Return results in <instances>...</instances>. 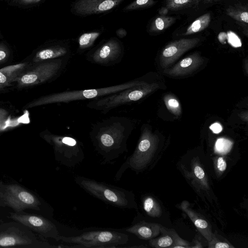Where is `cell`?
Here are the masks:
<instances>
[{
  "instance_id": "obj_1",
  "label": "cell",
  "mask_w": 248,
  "mask_h": 248,
  "mask_svg": "<svg viewBox=\"0 0 248 248\" xmlns=\"http://www.w3.org/2000/svg\"><path fill=\"white\" fill-rule=\"evenodd\" d=\"M132 123L126 117L112 116L95 123L90 138L95 151L102 159V164H113L128 152L127 141Z\"/></svg>"
},
{
  "instance_id": "obj_2",
  "label": "cell",
  "mask_w": 248,
  "mask_h": 248,
  "mask_svg": "<svg viewBox=\"0 0 248 248\" xmlns=\"http://www.w3.org/2000/svg\"><path fill=\"white\" fill-rule=\"evenodd\" d=\"M75 181L90 195L113 206L122 209L136 207L134 194L129 190L82 176H76Z\"/></svg>"
},
{
  "instance_id": "obj_3",
  "label": "cell",
  "mask_w": 248,
  "mask_h": 248,
  "mask_svg": "<svg viewBox=\"0 0 248 248\" xmlns=\"http://www.w3.org/2000/svg\"><path fill=\"white\" fill-rule=\"evenodd\" d=\"M0 248H61L33 232L26 226L13 220L0 224Z\"/></svg>"
},
{
  "instance_id": "obj_4",
  "label": "cell",
  "mask_w": 248,
  "mask_h": 248,
  "mask_svg": "<svg viewBox=\"0 0 248 248\" xmlns=\"http://www.w3.org/2000/svg\"><path fill=\"white\" fill-rule=\"evenodd\" d=\"M140 84V83L138 81L132 80L104 88L63 91L41 97L30 103L28 108L52 103H69L78 100L95 99Z\"/></svg>"
},
{
  "instance_id": "obj_5",
  "label": "cell",
  "mask_w": 248,
  "mask_h": 248,
  "mask_svg": "<svg viewBox=\"0 0 248 248\" xmlns=\"http://www.w3.org/2000/svg\"><path fill=\"white\" fill-rule=\"evenodd\" d=\"M72 244L71 248H116L128 243L127 234L114 231H93L79 235H59L55 240Z\"/></svg>"
},
{
  "instance_id": "obj_6",
  "label": "cell",
  "mask_w": 248,
  "mask_h": 248,
  "mask_svg": "<svg viewBox=\"0 0 248 248\" xmlns=\"http://www.w3.org/2000/svg\"><path fill=\"white\" fill-rule=\"evenodd\" d=\"M43 138L52 146L55 160L62 165L74 168L84 160L83 145L75 138L47 133Z\"/></svg>"
},
{
  "instance_id": "obj_7",
  "label": "cell",
  "mask_w": 248,
  "mask_h": 248,
  "mask_svg": "<svg viewBox=\"0 0 248 248\" xmlns=\"http://www.w3.org/2000/svg\"><path fill=\"white\" fill-rule=\"evenodd\" d=\"M0 200L1 206H8L15 212L26 209L40 211L43 203L35 194L24 187L15 184H5L0 182Z\"/></svg>"
},
{
  "instance_id": "obj_8",
  "label": "cell",
  "mask_w": 248,
  "mask_h": 248,
  "mask_svg": "<svg viewBox=\"0 0 248 248\" xmlns=\"http://www.w3.org/2000/svg\"><path fill=\"white\" fill-rule=\"evenodd\" d=\"M68 57L44 61L33 69L18 75L13 80L18 87L34 85L59 76L67 65Z\"/></svg>"
},
{
  "instance_id": "obj_9",
  "label": "cell",
  "mask_w": 248,
  "mask_h": 248,
  "mask_svg": "<svg viewBox=\"0 0 248 248\" xmlns=\"http://www.w3.org/2000/svg\"><path fill=\"white\" fill-rule=\"evenodd\" d=\"M9 217L26 226L32 232L46 238L55 240L60 235L56 226L47 218L24 211L9 213Z\"/></svg>"
},
{
  "instance_id": "obj_10",
  "label": "cell",
  "mask_w": 248,
  "mask_h": 248,
  "mask_svg": "<svg viewBox=\"0 0 248 248\" xmlns=\"http://www.w3.org/2000/svg\"><path fill=\"white\" fill-rule=\"evenodd\" d=\"M124 47L116 39H110L97 48L88 57L92 63L103 66L115 64L122 60Z\"/></svg>"
},
{
  "instance_id": "obj_11",
  "label": "cell",
  "mask_w": 248,
  "mask_h": 248,
  "mask_svg": "<svg viewBox=\"0 0 248 248\" xmlns=\"http://www.w3.org/2000/svg\"><path fill=\"white\" fill-rule=\"evenodd\" d=\"M124 0H78L73 5V11L80 16H87L108 11Z\"/></svg>"
},
{
  "instance_id": "obj_12",
  "label": "cell",
  "mask_w": 248,
  "mask_h": 248,
  "mask_svg": "<svg viewBox=\"0 0 248 248\" xmlns=\"http://www.w3.org/2000/svg\"><path fill=\"white\" fill-rule=\"evenodd\" d=\"M70 49L64 45H57L43 49L36 53L33 59L34 62L68 57Z\"/></svg>"
},
{
  "instance_id": "obj_13",
  "label": "cell",
  "mask_w": 248,
  "mask_h": 248,
  "mask_svg": "<svg viewBox=\"0 0 248 248\" xmlns=\"http://www.w3.org/2000/svg\"><path fill=\"white\" fill-rule=\"evenodd\" d=\"M198 38L181 39L177 40L167 46L163 51V56L165 57H171L179 53L180 51L186 50L193 46L198 41Z\"/></svg>"
},
{
  "instance_id": "obj_14",
  "label": "cell",
  "mask_w": 248,
  "mask_h": 248,
  "mask_svg": "<svg viewBox=\"0 0 248 248\" xmlns=\"http://www.w3.org/2000/svg\"><path fill=\"white\" fill-rule=\"evenodd\" d=\"M25 65V63H18L0 69V83L5 87L9 85Z\"/></svg>"
},
{
  "instance_id": "obj_15",
  "label": "cell",
  "mask_w": 248,
  "mask_h": 248,
  "mask_svg": "<svg viewBox=\"0 0 248 248\" xmlns=\"http://www.w3.org/2000/svg\"><path fill=\"white\" fill-rule=\"evenodd\" d=\"M201 0H166L164 6L159 11L160 15L197 5Z\"/></svg>"
},
{
  "instance_id": "obj_16",
  "label": "cell",
  "mask_w": 248,
  "mask_h": 248,
  "mask_svg": "<svg viewBox=\"0 0 248 248\" xmlns=\"http://www.w3.org/2000/svg\"><path fill=\"white\" fill-rule=\"evenodd\" d=\"M211 21L209 13L203 14L196 19L187 28L184 35H190L202 31L208 27Z\"/></svg>"
},
{
  "instance_id": "obj_17",
  "label": "cell",
  "mask_w": 248,
  "mask_h": 248,
  "mask_svg": "<svg viewBox=\"0 0 248 248\" xmlns=\"http://www.w3.org/2000/svg\"><path fill=\"white\" fill-rule=\"evenodd\" d=\"M173 17L161 15L152 23L150 28V31L156 32L164 31L170 27L175 21Z\"/></svg>"
},
{
  "instance_id": "obj_18",
  "label": "cell",
  "mask_w": 248,
  "mask_h": 248,
  "mask_svg": "<svg viewBox=\"0 0 248 248\" xmlns=\"http://www.w3.org/2000/svg\"><path fill=\"white\" fill-rule=\"evenodd\" d=\"M226 14L241 24L248 23V9L244 6H230L226 9Z\"/></svg>"
},
{
  "instance_id": "obj_19",
  "label": "cell",
  "mask_w": 248,
  "mask_h": 248,
  "mask_svg": "<svg viewBox=\"0 0 248 248\" xmlns=\"http://www.w3.org/2000/svg\"><path fill=\"white\" fill-rule=\"evenodd\" d=\"M100 34L99 32H91L81 34L78 39L79 49L83 50L90 47Z\"/></svg>"
},
{
  "instance_id": "obj_20",
  "label": "cell",
  "mask_w": 248,
  "mask_h": 248,
  "mask_svg": "<svg viewBox=\"0 0 248 248\" xmlns=\"http://www.w3.org/2000/svg\"><path fill=\"white\" fill-rule=\"evenodd\" d=\"M154 0H135L124 9L125 11L145 8L153 5Z\"/></svg>"
},
{
  "instance_id": "obj_21",
  "label": "cell",
  "mask_w": 248,
  "mask_h": 248,
  "mask_svg": "<svg viewBox=\"0 0 248 248\" xmlns=\"http://www.w3.org/2000/svg\"><path fill=\"white\" fill-rule=\"evenodd\" d=\"M232 145V142L230 140L220 138L216 142L215 149L217 152L224 153L227 152L230 149Z\"/></svg>"
},
{
  "instance_id": "obj_22",
  "label": "cell",
  "mask_w": 248,
  "mask_h": 248,
  "mask_svg": "<svg viewBox=\"0 0 248 248\" xmlns=\"http://www.w3.org/2000/svg\"><path fill=\"white\" fill-rule=\"evenodd\" d=\"M225 38H227L228 43L235 47L241 46V42L240 38L234 32L229 31L227 33L223 32Z\"/></svg>"
},
{
  "instance_id": "obj_23",
  "label": "cell",
  "mask_w": 248,
  "mask_h": 248,
  "mask_svg": "<svg viewBox=\"0 0 248 248\" xmlns=\"http://www.w3.org/2000/svg\"><path fill=\"white\" fill-rule=\"evenodd\" d=\"M155 203L151 197H147L143 202V207L144 210L148 214L151 215L154 211Z\"/></svg>"
},
{
  "instance_id": "obj_24",
  "label": "cell",
  "mask_w": 248,
  "mask_h": 248,
  "mask_svg": "<svg viewBox=\"0 0 248 248\" xmlns=\"http://www.w3.org/2000/svg\"><path fill=\"white\" fill-rule=\"evenodd\" d=\"M8 112L1 108H0V132L6 129L8 123Z\"/></svg>"
},
{
  "instance_id": "obj_25",
  "label": "cell",
  "mask_w": 248,
  "mask_h": 248,
  "mask_svg": "<svg viewBox=\"0 0 248 248\" xmlns=\"http://www.w3.org/2000/svg\"><path fill=\"white\" fill-rule=\"evenodd\" d=\"M9 54L10 52L7 46L3 44H0V63L5 61Z\"/></svg>"
},
{
  "instance_id": "obj_26",
  "label": "cell",
  "mask_w": 248,
  "mask_h": 248,
  "mask_svg": "<svg viewBox=\"0 0 248 248\" xmlns=\"http://www.w3.org/2000/svg\"><path fill=\"white\" fill-rule=\"evenodd\" d=\"M158 245L160 247H168L170 246L172 243L171 238L169 236H166L160 238L158 241Z\"/></svg>"
},
{
  "instance_id": "obj_27",
  "label": "cell",
  "mask_w": 248,
  "mask_h": 248,
  "mask_svg": "<svg viewBox=\"0 0 248 248\" xmlns=\"http://www.w3.org/2000/svg\"><path fill=\"white\" fill-rule=\"evenodd\" d=\"M226 161L222 157H219L217 161V167L218 170L223 171L226 170Z\"/></svg>"
},
{
  "instance_id": "obj_28",
  "label": "cell",
  "mask_w": 248,
  "mask_h": 248,
  "mask_svg": "<svg viewBox=\"0 0 248 248\" xmlns=\"http://www.w3.org/2000/svg\"><path fill=\"white\" fill-rule=\"evenodd\" d=\"M194 173L195 176L200 179L203 178L205 175L203 170L201 167L199 166H197L195 167Z\"/></svg>"
},
{
  "instance_id": "obj_29",
  "label": "cell",
  "mask_w": 248,
  "mask_h": 248,
  "mask_svg": "<svg viewBox=\"0 0 248 248\" xmlns=\"http://www.w3.org/2000/svg\"><path fill=\"white\" fill-rule=\"evenodd\" d=\"M195 225L199 228L204 229L207 227V222L202 219H197L194 221Z\"/></svg>"
},
{
  "instance_id": "obj_30",
  "label": "cell",
  "mask_w": 248,
  "mask_h": 248,
  "mask_svg": "<svg viewBox=\"0 0 248 248\" xmlns=\"http://www.w3.org/2000/svg\"><path fill=\"white\" fill-rule=\"evenodd\" d=\"M210 128L215 134H218L220 133L222 130V126L219 124L217 123L212 124L210 126Z\"/></svg>"
},
{
  "instance_id": "obj_31",
  "label": "cell",
  "mask_w": 248,
  "mask_h": 248,
  "mask_svg": "<svg viewBox=\"0 0 248 248\" xmlns=\"http://www.w3.org/2000/svg\"><path fill=\"white\" fill-rule=\"evenodd\" d=\"M192 60L191 58H186L183 59L180 62V65L182 67H187L192 63Z\"/></svg>"
},
{
  "instance_id": "obj_32",
  "label": "cell",
  "mask_w": 248,
  "mask_h": 248,
  "mask_svg": "<svg viewBox=\"0 0 248 248\" xmlns=\"http://www.w3.org/2000/svg\"><path fill=\"white\" fill-rule=\"evenodd\" d=\"M168 104L170 106L174 108H177L179 106L178 102L175 99H170L168 101Z\"/></svg>"
},
{
  "instance_id": "obj_33",
  "label": "cell",
  "mask_w": 248,
  "mask_h": 248,
  "mask_svg": "<svg viewBox=\"0 0 248 248\" xmlns=\"http://www.w3.org/2000/svg\"><path fill=\"white\" fill-rule=\"evenodd\" d=\"M215 247L216 248H228L230 247V246L226 243L218 242L216 244Z\"/></svg>"
},
{
  "instance_id": "obj_34",
  "label": "cell",
  "mask_w": 248,
  "mask_h": 248,
  "mask_svg": "<svg viewBox=\"0 0 248 248\" xmlns=\"http://www.w3.org/2000/svg\"><path fill=\"white\" fill-rule=\"evenodd\" d=\"M116 33L119 37H124L126 35V32L124 30L121 29L116 31Z\"/></svg>"
},
{
  "instance_id": "obj_35",
  "label": "cell",
  "mask_w": 248,
  "mask_h": 248,
  "mask_svg": "<svg viewBox=\"0 0 248 248\" xmlns=\"http://www.w3.org/2000/svg\"><path fill=\"white\" fill-rule=\"evenodd\" d=\"M21 1L25 4H31L36 3L40 1L41 0H21Z\"/></svg>"
},
{
  "instance_id": "obj_36",
  "label": "cell",
  "mask_w": 248,
  "mask_h": 248,
  "mask_svg": "<svg viewBox=\"0 0 248 248\" xmlns=\"http://www.w3.org/2000/svg\"><path fill=\"white\" fill-rule=\"evenodd\" d=\"M220 0H204V2L206 3H212L213 2L217 1Z\"/></svg>"
},
{
  "instance_id": "obj_37",
  "label": "cell",
  "mask_w": 248,
  "mask_h": 248,
  "mask_svg": "<svg viewBox=\"0 0 248 248\" xmlns=\"http://www.w3.org/2000/svg\"><path fill=\"white\" fill-rule=\"evenodd\" d=\"M4 87H5V86L0 83V90L3 89Z\"/></svg>"
},
{
  "instance_id": "obj_38",
  "label": "cell",
  "mask_w": 248,
  "mask_h": 248,
  "mask_svg": "<svg viewBox=\"0 0 248 248\" xmlns=\"http://www.w3.org/2000/svg\"><path fill=\"white\" fill-rule=\"evenodd\" d=\"M174 248H185V247H183V246H175V247H174Z\"/></svg>"
},
{
  "instance_id": "obj_39",
  "label": "cell",
  "mask_w": 248,
  "mask_h": 248,
  "mask_svg": "<svg viewBox=\"0 0 248 248\" xmlns=\"http://www.w3.org/2000/svg\"><path fill=\"white\" fill-rule=\"evenodd\" d=\"M0 204H1V202H0V205H1Z\"/></svg>"
}]
</instances>
